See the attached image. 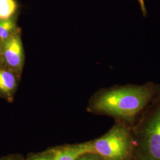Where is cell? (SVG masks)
Here are the masks:
<instances>
[{
	"mask_svg": "<svg viewBox=\"0 0 160 160\" xmlns=\"http://www.w3.org/2000/svg\"><path fill=\"white\" fill-rule=\"evenodd\" d=\"M21 77L4 65L0 66V98L13 102Z\"/></svg>",
	"mask_w": 160,
	"mask_h": 160,
	"instance_id": "obj_5",
	"label": "cell"
},
{
	"mask_svg": "<svg viewBox=\"0 0 160 160\" xmlns=\"http://www.w3.org/2000/svg\"><path fill=\"white\" fill-rule=\"evenodd\" d=\"M20 6L17 0H0V20L18 16Z\"/></svg>",
	"mask_w": 160,
	"mask_h": 160,
	"instance_id": "obj_8",
	"label": "cell"
},
{
	"mask_svg": "<svg viewBox=\"0 0 160 160\" xmlns=\"http://www.w3.org/2000/svg\"><path fill=\"white\" fill-rule=\"evenodd\" d=\"M133 160H160V94L131 126Z\"/></svg>",
	"mask_w": 160,
	"mask_h": 160,
	"instance_id": "obj_2",
	"label": "cell"
},
{
	"mask_svg": "<svg viewBox=\"0 0 160 160\" xmlns=\"http://www.w3.org/2000/svg\"><path fill=\"white\" fill-rule=\"evenodd\" d=\"M53 155V148L46 150L42 152L32 155L27 160H52Z\"/></svg>",
	"mask_w": 160,
	"mask_h": 160,
	"instance_id": "obj_9",
	"label": "cell"
},
{
	"mask_svg": "<svg viewBox=\"0 0 160 160\" xmlns=\"http://www.w3.org/2000/svg\"><path fill=\"white\" fill-rule=\"evenodd\" d=\"M0 160H26L21 155L9 154L2 157L0 158Z\"/></svg>",
	"mask_w": 160,
	"mask_h": 160,
	"instance_id": "obj_11",
	"label": "cell"
},
{
	"mask_svg": "<svg viewBox=\"0 0 160 160\" xmlns=\"http://www.w3.org/2000/svg\"><path fill=\"white\" fill-rule=\"evenodd\" d=\"M138 2L140 7V9L142 12V14L143 17H147L148 16V11L145 5V0H137Z\"/></svg>",
	"mask_w": 160,
	"mask_h": 160,
	"instance_id": "obj_12",
	"label": "cell"
},
{
	"mask_svg": "<svg viewBox=\"0 0 160 160\" xmlns=\"http://www.w3.org/2000/svg\"><path fill=\"white\" fill-rule=\"evenodd\" d=\"M89 152L104 160H133L134 142L131 126L115 122L104 135L87 141Z\"/></svg>",
	"mask_w": 160,
	"mask_h": 160,
	"instance_id": "obj_3",
	"label": "cell"
},
{
	"mask_svg": "<svg viewBox=\"0 0 160 160\" xmlns=\"http://www.w3.org/2000/svg\"><path fill=\"white\" fill-rule=\"evenodd\" d=\"M89 152L88 142L69 144L53 148L52 160H76L81 155Z\"/></svg>",
	"mask_w": 160,
	"mask_h": 160,
	"instance_id": "obj_6",
	"label": "cell"
},
{
	"mask_svg": "<svg viewBox=\"0 0 160 160\" xmlns=\"http://www.w3.org/2000/svg\"><path fill=\"white\" fill-rule=\"evenodd\" d=\"M76 160H104L98 155L94 153L87 152L81 155Z\"/></svg>",
	"mask_w": 160,
	"mask_h": 160,
	"instance_id": "obj_10",
	"label": "cell"
},
{
	"mask_svg": "<svg viewBox=\"0 0 160 160\" xmlns=\"http://www.w3.org/2000/svg\"><path fill=\"white\" fill-rule=\"evenodd\" d=\"M160 94V84L152 81L115 85L95 92L89 100L87 110L132 126Z\"/></svg>",
	"mask_w": 160,
	"mask_h": 160,
	"instance_id": "obj_1",
	"label": "cell"
},
{
	"mask_svg": "<svg viewBox=\"0 0 160 160\" xmlns=\"http://www.w3.org/2000/svg\"><path fill=\"white\" fill-rule=\"evenodd\" d=\"M2 56L4 65L22 76L25 57L21 29L2 43Z\"/></svg>",
	"mask_w": 160,
	"mask_h": 160,
	"instance_id": "obj_4",
	"label": "cell"
},
{
	"mask_svg": "<svg viewBox=\"0 0 160 160\" xmlns=\"http://www.w3.org/2000/svg\"><path fill=\"white\" fill-rule=\"evenodd\" d=\"M2 43H0V66L4 65L2 56Z\"/></svg>",
	"mask_w": 160,
	"mask_h": 160,
	"instance_id": "obj_13",
	"label": "cell"
},
{
	"mask_svg": "<svg viewBox=\"0 0 160 160\" xmlns=\"http://www.w3.org/2000/svg\"><path fill=\"white\" fill-rule=\"evenodd\" d=\"M17 17L8 20H0V43H3L20 29L17 25Z\"/></svg>",
	"mask_w": 160,
	"mask_h": 160,
	"instance_id": "obj_7",
	"label": "cell"
}]
</instances>
